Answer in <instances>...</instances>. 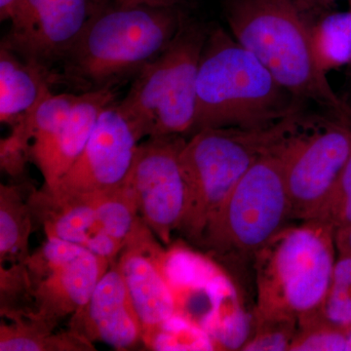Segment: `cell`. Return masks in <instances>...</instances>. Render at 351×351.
Masks as SVG:
<instances>
[{
    "instance_id": "6da1fadb",
    "label": "cell",
    "mask_w": 351,
    "mask_h": 351,
    "mask_svg": "<svg viewBox=\"0 0 351 351\" xmlns=\"http://www.w3.org/2000/svg\"><path fill=\"white\" fill-rule=\"evenodd\" d=\"M184 15L177 7L126 6L110 0L55 71V86L80 94L117 89L133 80L169 45Z\"/></svg>"
},
{
    "instance_id": "7a4b0ae2",
    "label": "cell",
    "mask_w": 351,
    "mask_h": 351,
    "mask_svg": "<svg viewBox=\"0 0 351 351\" xmlns=\"http://www.w3.org/2000/svg\"><path fill=\"white\" fill-rule=\"evenodd\" d=\"M306 106L230 32L211 25L201 55L189 137L207 128L262 130Z\"/></svg>"
},
{
    "instance_id": "3957f363",
    "label": "cell",
    "mask_w": 351,
    "mask_h": 351,
    "mask_svg": "<svg viewBox=\"0 0 351 351\" xmlns=\"http://www.w3.org/2000/svg\"><path fill=\"white\" fill-rule=\"evenodd\" d=\"M233 38L290 93L350 121L351 108L334 91L314 52L317 18L299 0H223Z\"/></svg>"
},
{
    "instance_id": "277c9868",
    "label": "cell",
    "mask_w": 351,
    "mask_h": 351,
    "mask_svg": "<svg viewBox=\"0 0 351 351\" xmlns=\"http://www.w3.org/2000/svg\"><path fill=\"white\" fill-rule=\"evenodd\" d=\"M334 242L331 226L309 219L258 254V319L292 318L304 326L316 317L331 286Z\"/></svg>"
},
{
    "instance_id": "5b68a950",
    "label": "cell",
    "mask_w": 351,
    "mask_h": 351,
    "mask_svg": "<svg viewBox=\"0 0 351 351\" xmlns=\"http://www.w3.org/2000/svg\"><path fill=\"white\" fill-rule=\"evenodd\" d=\"M265 152L280 161L292 219H313L351 156V127L306 108L265 129Z\"/></svg>"
},
{
    "instance_id": "8992f818",
    "label": "cell",
    "mask_w": 351,
    "mask_h": 351,
    "mask_svg": "<svg viewBox=\"0 0 351 351\" xmlns=\"http://www.w3.org/2000/svg\"><path fill=\"white\" fill-rule=\"evenodd\" d=\"M211 25L186 13L166 49L142 69L119 101L143 138L189 137L195 121L196 82Z\"/></svg>"
},
{
    "instance_id": "52a82bcc",
    "label": "cell",
    "mask_w": 351,
    "mask_h": 351,
    "mask_svg": "<svg viewBox=\"0 0 351 351\" xmlns=\"http://www.w3.org/2000/svg\"><path fill=\"white\" fill-rule=\"evenodd\" d=\"M292 219L282 166L258 157L208 221L197 243L221 258L258 255Z\"/></svg>"
},
{
    "instance_id": "ba28073f",
    "label": "cell",
    "mask_w": 351,
    "mask_h": 351,
    "mask_svg": "<svg viewBox=\"0 0 351 351\" xmlns=\"http://www.w3.org/2000/svg\"><path fill=\"white\" fill-rule=\"evenodd\" d=\"M265 152L263 129L207 128L186 138L180 161L188 210L180 230L188 239L197 243L209 219Z\"/></svg>"
},
{
    "instance_id": "9c48e42d",
    "label": "cell",
    "mask_w": 351,
    "mask_h": 351,
    "mask_svg": "<svg viewBox=\"0 0 351 351\" xmlns=\"http://www.w3.org/2000/svg\"><path fill=\"white\" fill-rule=\"evenodd\" d=\"M112 262L80 245L47 239L25 263V314L50 327L82 308Z\"/></svg>"
},
{
    "instance_id": "30bf717a",
    "label": "cell",
    "mask_w": 351,
    "mask_h": 351,
    "mask_svg": "<svg viewBox=\"0 0 351 351\" xmlns=\"http://www.w3.org/2000/svg\"><path fill=\"white\" fill-rule=\"evenodd\" d=\"M108 1L18 0L9 18L10 29L0 43L54 75L90 21Z\"/></svg>"
},
{
    "instance_id": "8fae6325",
    "label": "cell",
    "mask_w": 351,
    "mask_h": 351,
    "mask_svg": "<svg viewBox=\"0 0 351 351\" xmlns=\"http://www.w3.org/2000/svg\"><path fill=\"white\" fill-rule=\"evenodd\" d=\"M186 141L180 135L147 138L138 145L127 178L138 215L166 246L173 232L181 228L188 210V186L180 161Z\"/></svg>"
},
{
    "instance_id": "7c38bea8",
    "label": "cell",
    "mask_w": 351,
    "mask_h": 351,
    "mask_svg": "<svg viewBox=\"0 0 351 351\" xmlns=\"http://www.w3.org/2000/svg\"><path fill=\"white\" fill-rule=\"evenodd\" d=\"M143 138L119 101H113L101 113L77 160L54 189H47L59 195H87L119 188L130 174Z\"/></svg>"
},
{
    "instance_id": "4fadbf2b",
    "label": "cell",
    "mask_w": 351,
    "mask_h": 351,
    "mask_svg": "<svg viewBox=\"0 0 351 351\" xmlns=\"http://www.w3.org/2000/svg\"><path fill=\"white\" fill-rule=\"evenodd\" d=\"M138 218L119 256L120 271L143 327V343L159 325L177 313L166 278V250Z\"/></svg>"
},
{
    "instance_id": "5bb4252c",
    "label": "cell",
    "mask_w": 351,
    "mask_h": 351,
    "mask_svg": "<svg viewBox=\"0 0 351 351\" xmlns=\"http://www.w3.org/2000/svg\"><path fill=\"white\" fill-rule=\"evenodd\" d=\"M115 101L117 89L80 93L66 117L34 134L29 158L43 175V186L50 189L57 186L82 154L101 113Z\"/></svg>"
},
{
    "instance_id": "9a60e30c",
    "label": "cell",
    "mask_w": 351,
    "mask_h": 351,
    "mask_svg": "<svg viewBox=\"0 0 351 351\" xmlns=\"http://www.w3.org/2000/svg\"><path fill=\"white\" fill-rule=\"evenodd\" d=\"M69 329L90 341H101L117 350L143 343V327L117 258L97 284L86 304L71 315Z\"/></svg>"
},
{
    "instance_id": "2e32d148",
    "label": "cell",
    "mask_w": 351,
    "mask_h": 351,
    "mask_svg": "<svg viewBox=\"0 0 351 351\" xmlns=\"http://www.w3.org/2000/svg\"><path fill=\"white\" fill-rule=\"evenodd\" d=\"M29 204L47 239L80 245L112 263L119 258L124 243L103 230L91 195H59L43 186L32 189Z\"/></svg>"
},
{
    "instance_id": "e0dca14e",
    "label": "cell",
    "mask_w": 351,
    "mask_h": 351,
    "mask_svg": "<svg viewBox=\"0 0 351 351\" xmlns=\"http://www.w3.org/2000/svg\"><path fill=\"white\" fill-rule=\"evenodd\" d=\"M221 271L204 256L182 246L170 247L166 251L165 272L177 314L202 328Z\"/></svg>"
},
{
    "instance_id": "ac0fdd59",
    "label": "cell",
    "mask_w": 351,
    "mask_h": 351,
    "mask_svg": "<svg viewBox=\"0 0 351 351\" xmlns=\"http://www.w3.org/2000/svg\"><path fill=\"white\" fill-rule=\"evenodd\" d=\"M54 75L25 61L0 43V122L13 127L24 122L54 93Z\"/></svg>"
},
{
    "instance_id": "d6986e66",
    "label": "cell",
    "mask_w": 351,
    "mask_h": 351,
    "mask_svg": "<svg viewBox=\"0 0 351 351\" xmlns=\"http://www.w3.org/2000/svg\"><path fill=\"white\" fill-rule=\"evenodd\" d=\"M27 182L0 186V269L23 267L29 257V241L34 223Z\"/></svg>"
},
{
    "instance_id": "ffe728a7",
    "label": "cell",
    "mask_w": 351,
    "mask_h": 351,
    "mask_svg": "<svg viewBox=\"0 0 351 351\" xmlns=\"http://www.w3.org/2000/svg\"><path fill=\"white\" fill-rule=\"evenodd\" d=\"M1 351H89L93 343L69 329L54 332V328L38 318L20 313H1Z\"/></svg>"
},
{
    "instance_id": "44dd1931",
    "label": "cell",
    "mask_w": 351,
    "mask_h": 351,
    "mask_svg": "<svg viewBox=\"0 0 351 351\" xmlns=\"http://www.w3.org/2000/svg\"><path fill=\"white\" fill-rule=\"evenodd\" d=\"M202 329L209 335L216 350H242L250 337V317L240 304L237 289L223 271L215 284Z\"/></svg>"
},
{
    "instance_id": "7402d4cb",
    "label": "cell",
    "mask_w": 351,
    "mask_h": 351,
    "mask_svg": "<svg viewBox=\"0 0 351 351\" xmlns=\"http://www.w3.org/2000/svg\"><path fill=\"white\" fill-rule=\"evenodd\" d=\"M313 38L314 52L325 73L351 64L350 11L323 15L313 25Z\"/></svg>"
},
{
    "instance_id": "603a6c76",
    "label": "cell",
    "mask_w": 351,
    "mask_h": 351,
    "mask_svg": "<svg viewBox=\"0 0 351 351\" xmlns=\"http://www.w3.org/2000/svg\"><path fill=\"white\" fill-rule=\"evenodd\" d=\"M91 195L99 223L108 234L125 243L140 218L135 193L128 180L119 188Z\"/></svg>"
},
{
    "instance_id": "cb8c5ba5",
    "label": "cell",
    "mask_w": 351,
    "mask_h": 351,
    "mask_svg": "<svg viewBox=\"0 0 351 351\" xmlns=\"http://www.w3.org/2000/svg\"><path fill=\"white\" fill-rule=\"evenodd\" d=\"M152 350H215L213 341L202 328L174 314L144 339Z\"/></svg>"
},
{
    "instance_id": "d4e9b609",
    "label": "cell",
    "mask_w": 351,
    "mask_h": 351,
    "mask_svg": "<svg viewBox=\"0 0 351 351\" xmlns=\"http://www.w3.org/2000/svg\"><path fill=\"white\" fill-rule=\"evenodd\" d=\"M314 322L341 329L351 327V257L341 256L335 263L329 292L319 313L311 323Z\"/></svg>"
},
{
    "instance_id": "484cf974",
    "label": "cell",
    "mask_w": 351,
    "mask_h": 351,
    "mask_svg": "<svg viewBox=\"0 0 351 351\" xmlns=\"http://www.w3.org/2000/svg\"><path fill=\"white\" fill-rule=\"evenodd\" d=\"M313 219L331 226L335 232L351 226V156Z\"/></svg>"
},
{
    "instance_id": "4316f807",
    "label": "cell",
    "mask_w": 351,
    "mask_h": 351,
    "mask_svg": "<svg viewBox=\"0 0 351 351\" xmlns=\"http://www.w3.org/2000/svg\"><path fill=\"white\" fill-rule=\"evenodd\" d=\"M295 321L291 318L258 319L255 336L245 343L242 350H290L295 338Z\"/></svg>"
},
{
    "instance_id": "83f0119b",
    "label": "cell",
    "mask_w": 351,
    "mask_h": 351,
    "mask_svg": "<svg viewBox=\"0 0 351 351\" xmlns=\"http://www.w3.org/2000/svg\"><path fill=\"white\" fill-rule=\"evenodd\" d=\"M343 330L324 323L307 325L295 336L290 350H348V332Z\"/></svg>"
},
{
    "instance_id": "f1b7e54d",
    "label": "cell",
    "mask_w": 351,
    "mask_h": 351,
    "mask_svg": "<svg viewBox=\"0 0 351 351\" xmlns=\"http://www.w3.org/2000/svg\"><path fill=\"white\" fill-rule=\"evenodd\" d=\"M121 5H138V4H147L152 6L177 7L184 9L191 5L195 0H115Z\"/></svg>"
},
{
    "instance_id": "f546056e",
    "label": "cell",
    "mask_w": 351,
    "mask_h": 351,
    "mask_svg": "<svg viewBox=\"0 0 351 351\" xmlns=\"http://www.w3.org/2000/svg\"><path fill=\"white\" fill-rule=\"evenodd\" d=\"M299 1L313 14L314 17L319 19L325 14L332 11V7L338 0H299Z\"/></svg>"
},
{
    "instance_id": "4dcf8cb0",
    "label": "cell",
    "mask_w": 351,
    "mask_h": 351,
    "mask_svg": "<svg viewBox=\"0 0 351 351\" xmlns=\"http://www.w3.org/2000/svg\"><path fill=\"white\" fill-rule=\"evenodd\" d=\"M335 244L341 256L351 257V226L335 232Z\"/></svg>"
},
{
    "instance_id": "1f68e13d",
    "label": "cell",
    "mask_w": 351,
    "mask_h": 351,
    "mask_svg": "<svg viewBox=\"0 0 351 351\" xmlns=\"http://www.w3.org/2000/svg\"><path fill=\"white\" fill-rule=\"evenodd\" d=\"M17 1L18 0H0V21L1 22L9 21Z\"/></svg>"
},
{
    "instance_id": "d6a6232c",
    "label": "cell",
    "mask_w": 351,
    "mask_h": 351,
    "mask_svg": "<svg viewBox=\"0 0 351 351\" xmlns=\"http://www.w3.org/2000/svg\"><path fill=\"white\" fill-rule=\"evenodd\" d=\"M348 350H351V327L348 332Z\"/></svg>"
},
{
    "instance_id": "836d02e7",
    "label": "cell",
    "mask_w": 351,
    "mask_h": 351,
    "mask_svg": "<svg viewBox=\"0 0 351 351\" xmlns=\"http://www.w3.org/2000/svg\"><path fill=\"white\" fill-rule=\"evenodd\" d=\"M350 12H351V0H350Z\"/></svg>"
},
{
    "instance_id": "e575fe53",
    "label": "cell",
    "mask_w": 351,
    "mask_h": 351,
    "mask_svg": "<svg viewBox=\"0 0 351 351\" xmlns=\"http://www.w3.org/2000/svg\"><path fill=\"white\" fill-rule=\"evenodd\" d=\"M350 127H351V120H350Z\"/></svg>"
}]
</instances>
